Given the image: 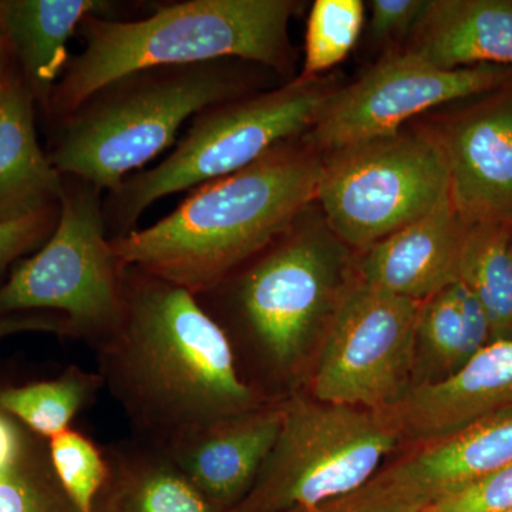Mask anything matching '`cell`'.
<instances>
[{"mask_svg": "<svg viewBox=\"0 0 512 512\" xmlns=\"http://www.w3.org/2000/svg\"><path fill=\"white\" fill-rule=\"evenodd\" d=\"M53 470L70 503L79 512H96L104 485L109 480V463L104 448L82 431L66 430L49 440Z\"/></svg>", "mask_w": 512, "mask_h": 512, "instance_id": "obj_26", "label": "cell"}, {"mask_svg": "<svg viewBox=\"0 0 512 512\" xmlns=\"http://www.w3.org/2000/svg\"><path fill=\"white\" fill-rule=\"evenodd\" d=\"M448 194L437 133L400 130L330 153L316 201L333 234L363 252L429 214Z\"/></svg>", "mask_w": 512, "mask_h": 512, "instance_id": "obj_9", "label": "cell"}, {"mask_svg": "<svg viewBox=\"0 0 512 512\" xmlns=\"http://www.w3.org/2000/svg\"><path fill=\"white\" fill-rule=\"evenodd\" d=\"M103 197L93 184L64 175L55 231L0 284V316L57 313L69 320L74 339L93 350L116 332L124 265L107 235Z\"/></svg>", "mask_w": 512, "mask_h": 512, "instance_id": "obj_8", "label": "cell"}, {"mask_svg": "<svg viewBox=\"0 0 512 512\" xmlns=\"http://www.w3.org/2000/svg\"><path fill=\"white\" fill-rule=\"evenodd\" d=\"M293 0H183L154 6L143 18L92 15L77 37L46 120L72 113L104 84L154 67L242 60L288 76L293 52L289 22L301 9Z\"/></svg>", "mask_w": 512, "mask_h": 512, "instance_id": "obj_4", "label": "cell"}, {"mask_svg": "<svg viewBox=\"0 0 512 512\" xmlns=\"http://www.w3.org/2000/svg\"><path fill=\"white\" fill-rule=\"evenodd\" d=\"M117 5L106 0H0V25L20 79L45 117L72 57L70 40L89 16L123 19Z\"/></svg>", "mask_w": 512, "mask_h": 512, "instance_id": "obj_16", "label": "cell"}, {"mask_svg": "<svg viewBox=\"0 0 512 512\" xmlns=\"http://www.w3.org/2000/svg\"><path fill=\"white\" fill-rule=\"evenodd\" d=\"M390 414L402 440L434 443L512 412V340H495L454 375L409 390Z\"/></svg>", "mask_w": 512, "mask_h": 512, "instance_id": "obj_14", "label": "cell"}, {"mask_svg": "<svg viewBox=\"0 0 512 512\" xmlns=\"http://www.w3.org/2000/svg\"><path fill=\"white\" fill-rule=\"evenodd\" d=\"M430 0H373L370 32L373 39L412 36L429 8Z\"/></svg>", "mask_w": 512, "mask_h": 512, "instance_id": "obj_30", "label": "cell"}, {"mask_svg": "<svg viewBox=\"0 0 512 512\" xmlns=\"http://www.w3.org/2000/svg\"><path fill=\"white\" fill-rule=\"evenodd\" d=\"M121 281L119 328L94 352L134 437L165 448L272 403L239 375L227 336L195 295L136 266L124 265Z\"/></svg>", "mask_w": 512, "mask_h": 512, "instance_id": "obj_1", "label": "cell"}, {"mask_svg": "<svg viewBox=\"0 0 512 512\" xmlns=\"http://www.w3.org/2000/svg\"><path fill=\"white\" fill-rule=\"evenodd\" d=\"M113 512H218L164 447L137 437L104 447Z\"/></svg>", "mask_w": 512, "mask_h": 512, "instance_id": "obj_20", "label": "cell"}, {"mask_svg": "<svg viewBox=\"0 0 512 512\" xmlns=\"http://www.w3.org/2000/svg\"><path fill=\"white\" fill-rule=\"evenodd\" d=\"M511 508L512 463L430 504L423 512H505Z\"/></svg>", "mask_w": 512, "mask_h": 512, "instance_id": "obj_28", "label": "cell"}, {"mask_svg": "<svg viewBox=\"0 0 512 512\" xmlns=\"http://www.w3.org/2000/svg\"><path fill=\"white\" fill-rule=\"evenodd\" d=\"M59 207L0 224V279L20 258L45 245L59 221Z\"/></svg>", "mask_w": 512, "mask_h": 512, "instance_id": "obj_29", "label": "cell"}, {"mask_svg": "<svg viewBox=\"0 0 512 512\" xmlns=\"http://www.w3.org/2000/svg\"><path fill=\"white\" fill-rule=\"evenodd\" d=\"M467 229L448 194L429 214L363 251L356 278L410 301H427L458 281Z\"/></svg>", "mask_w": 512, "mask_h": 512, "instance_id": "obj_15", "label": "cell"}, {"mask_svg": "<svg viewBox=\"0 0 512 512\" xmlns=\"http://www.w3.org/2000/svg\"><path fill=\"white\" fill-rule=\"evenodd\" d=\"M505 512H512V508H511V510H508V511H505Z\"/></svg>", "mask_w": 512, "mask_h": 512, "instance_id": "obj_33", "label": "cell"}, {"mask_svg": "<svg viewBox=\"0 0 512 512\" xmlns=\"http://www.w3.org/2000/svg\"><path fill=\"white\" fill-rule=\"evenodd\" d=\"M103 387L99 373L69 366L53 379L0 387V409L50 440L69 430L74 417L96 400Z\"/></svg>", "mask_w": 512, "mask_h": 512, "instance_id": "obj_24", "label": "cell"}, {"mask_svg": "<svg viewBox=\"0 0 512 512\" xmlns=\"http://www.w3.org/2000/svg\"><path fill=\"white\" fill-rule=\"evenodd\" d=\"M26 332L53 333L60 338H74L69 320L57 313L32 312L0 316V340Z\"/></svg>", "mask_w": 512, "mask_h": 512, "instance_id": "obj_31", "label": "cell"}, {"mask_svg": "<svg viewBox=\"0 0 512 512\" xmlns=\"http://www.w3.org/2000/svg\"><path fill=\"white\" fill-rule=\"evenodd\" d=\"M282 420V402L264 404L191 431L165 450L215 510L229 512L254 487Z\"/></svg>", "mask_w": 512, "mask_h": 512, "instance_id": "obj_13", "label": "cell"}, {"mask_svg": "<svg viewBox=\"0 0 512 512\" xmlns=\"http://www.w3.org/2000/svg\"><path fill=\"white\" fill-rule=\"evenodd\" d=\"M36 103L19 73L0 89V224L59 207L64 175L40 147Z\"/></svg>", "mask_w": 512, "mask_h": 512, "instance_id": "obj_19", "label": "cell"}, {"mask_svg": "<svg viewBox=\"0 0 512 512\" xmlns=\"http://www.w3.org/2000/svg\"><path fill=\"white\" fill-rule=\"evenodd\" d=\"M258 64L242 60L154 67L104 84L52 123L47 157L63 175L104 194L175 146L202 110L259 92Z\"/></svg>", "mask_w": 512, "mask_h": 512, "instance_id": "obj_5", "label": "cell"}, {"mask_svg": "<svg viewBox=\"0 0 512 512\" xmlns=\"http://www.w3.org/2000/svg\"><path fill=\"white\" fill-rule=\"evenodd\" d=\"M322 160L288 141L237 173L194 188L171 214L111 239L123 265L200 295L268 247L311 207Z\"/></svg>", "mask_w": 512, "mask_h": 512, "instance_id": "obj_2", "label": "cell"}, {"mask_svg": "<svg viewBox=\"0 0 512 512\" xmlns=\"http://www.w3.org/2000/svg\"><path fill=\"white\" fill-rule=\"evenodd\" d=\"M0 512H73L53 470L49 440L2 409Z\"/></svg>", "mask_w": 512, "mask_h": 512, "instance_id": "obj_22", "label": "cell"}, {"mask_svg": "<svg viewBox=\"0 0 512 512\" xmlns=\"http://www.w3.org/2000/svg\"><path fill=\"white\" fill-rule=\"evenodd\" d=\"M308 208L284 234L195 295L227 336L235 363L251 357L256 392L292 387L348 288L350 248Z\"/></svg>", "mask_w": 512, "mask_h": 512, "instance_id": "obj_3", "label": "cell"}, {"mask_svg": "<svg viewBox=\"0 0 512 512\" xmlns=\"http://www.w3.org/2000/svg\"><path fill=\"white\" fill-rule=\"evenodd\" d=\"M335 90L319 77L299 76L276 89L202 110L163 161L104 194L107 235L126 237L157 201L244 170L281 144L305 136Z\"/></svg>", "mask_w": 512, "mask_h": 512, "instance_id": "obj_6", "label": "cell"}, {"mask_svg": "<svg viewBox=\"0 0 512 512\" xmlns=\"http://www.w3.org/2000/svg\"><path fill=\"white\" fill-rule=\"evenodd\" d=\"M18 73L8 37H6L2 25H0V89Z\"/></svg>", "mask_w": 512, "mask_h": 512, "instance_id": "obj_32", "label": "cell"}, {"mask_svg": "<svg viewBox=\"0 0 512 512\" xmlns=\"http://www.w3.org/2000/svg\"><path fill=\"white\" fill-rule=\"evenodd\" d=\"M464 224L512 225V82L437 133Z\"/></svg>", "mask_w": 512, "mask_h": 512, "instance_id": "obj_12", "label": "cell"}, {"mask_svg": "<svg viewBox=\"0 0 512 512\" xmlns=\"http://www.w3.org/2000/svg\"><path fill=\"white\" fill-rule=\"evenodd\" d=\"M421 303L353 279L320 339L311 396L386 412L413 387Z\"/></svg>", "mask_w": 512, "mask_h": 512, "instance_id": "obj_10", "label": "cell"}, {"mask_svg": "<svg viewBox=\"0 0 512 512\" xmlns=\"http://www.w3.org/2000/svg\"><path fill=\"white\" fill-rule=\"evenodd\" d=\"M365 23L362 0H316L306 29L301 76L319 77L349 55Z\"/></svg>", "mask_w": 512, "mask_h": 512, "instance_id": "obj_25", "label": "cell"}, {"mask_svg": "<svg viewBox=\"0 0 512 512\" xmlns=\"http://www.w3.org/2000/svg\"><path fill=\"white\" fill-rule=\"evenodd\" d=\"M268 460L247 497L229 512H296L366 484L402 441L387 412L291 393Z\"/></svg>", "mask_w": 512, "mask_h": 512, "instance_id": "obj_7", "label": "cell"}, {"mask_svg": "<svg viewBox=\"0 0 512 512\" xmlns=\"http://www.w3.org/2000/svg\"><path fill=\"white\" fill-rule=\"evenodd\" d=\"M458 281L487 313L491 342L512 340V225L491 222L467 229Z\"/></svg>", "mask_w": 512, "mask_h": 512, "instance_id": "obj_23", "label": "cell"}, {"mask_svg": "<svg viewBox=\"0 0 512 512\" xmlns=\"http://www.w3.org/2000/svg\"><path fill=\"white\" fill-rule=\"evenodd\" d=\"M511 463L512 412L424 444L383 471L429 507Z\"/></svg>", "mask_w": 512, "mask_h": 512, "instance_id": "obj_18", "label": "cell"}, {"mask_svg": "<svg viewBox=\"0 0 512 512\" xmlns=\"http://www.w3.org/2000/svg\"><path fill=\"white\" fill-rule=\"evenodd\" d=\"M512 82V66L443 70L403 52L336 89L303 141L318 153L389 137L417 114L441 104L493 93Z\"/></svg>", "mask_w": 512, "mask_h": 512, "instance_id": "obj_11", "label": "cell"}, {"mask_svg": "<svg viewBox=\"0 0 512 512\" xmlns=\"http://www.w3.org/2000/svg\"><path fill=\"white\" fill-rule=\"evenodd\" d=\"M490 343L483 306L466 285L454 282L421 302L413 387L447 379Z\"/></svg>", "mask_w": 512, "mask_h": 512, "instance_id": "obj_21", "label": "cell"}, {"mask_svg": "<svg viewBox=\"0 0 512 512\" xmlns=\"http://www.w3.org/2000/svg\"><path fill=\"white\" fill-rule=\"evenodd\" d=\"M409 53L443 70L512 66V0H430Z\"/></svg>", "mask_w": 512, "mask_h": 512, "instance_id": "obj_17", "label": "cell"}, {"mask_svg": "<svg viewBox=\"0 0 512 512\" xmlns=\"http://www.w3.org/2000/svg\"><path fill=\"white\" fill-rule=\"evenodd\" d=\"M426 508L424 501L404 491L382 470L352 493L296 512H423Z\"/></svg>", "mask_w": 512, "mask_h": 512, "instance_id": "obj_27", "label": "cell"}]
</instances>
